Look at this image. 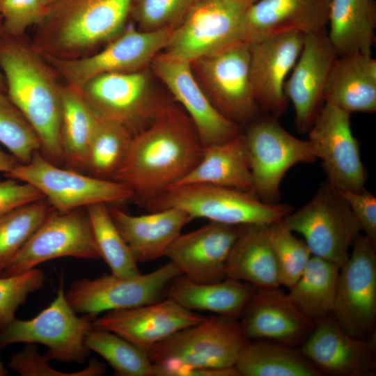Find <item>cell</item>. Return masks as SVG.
<instances>
[{"label":"cell","instance_id":"1","mask_svg":"<svg viewBox=\"0 0 376 376\" xmlns=\"http://www.w3.org/2000/svg\"><path fill=\"white\" fill-rule=\"evenodd\" d=\"M204 146L186 112L167 104L133 135L127 155L111 180L134 192L143 205L175 185L199 162Z\"/></svg>","mask_w":376,"mask_h":376},{"label":"cell","instance_id":"2","mask_svg":"<svg viewBox=\"0 0 376 376\" xmlns=\"http://www.w3.org/2000/svg\"><path fill=\"white\" fill-rule=\"evenodd\" d=\"M0 69L7 95L40 139V152L53 164L63 165L62 101L56 72L24 35L6 33L0 37Z\"/></svg>","mask_w":376,"mask_h":376},{"label":"cell","instance_id":"3","mask_svg":"<svg viewBox=\"0 0 376 376\" xmlns=\"http://www.w3.org/2000/svg\"><path fill=\"white\" fill-rule=\"evenodd\" d=\"M132 0H56L36 27L32 44L60 58L88 55L125 29Z\"/></svg>","mask_w":376,"mask_h":376},{"label":"cell","instance_id":"4","mask_svg":"<svg viewBox=\"0 0 376 376\" xmlns=\"http://www.w3.org/2000/svg\"><path fill=\"white\" fill-rule=\"evenodd\" d=\"M150 212L175 207L192 219L231 225H269L292 212L290 205L263 201L254 194L212 185L171 187L143 205Z\"/></svg>","mask_w":376,"mask_h":376},{"label":"cell","instance_id":"5","mask_svg":"<svg viewBox=\"0 0 376 376\" xmlns=\"http://www.w3.org/2000/svg\"><path fill=\"white\" fill-rule=\"evenodd\" d=\"M63 278L54 300L31 320L14 319L0 330V350L17 343H39L47 348L43 354L49 361L82 363L90 351L86 338L97 318L79 317L68 304Z\"/></svg>","mask_w":376,"mask_h":376},{"label":"cell","instance_id":"6","mask_svg":"<svg viewBox=\"0 0 376 376\" xmlns=\"http://www.w3.org/2000/svg\"><path fill=\"white\" fill-rule=\"evenodd\" d=\"M6 177L37 188L55 210L68 212L96 203L119 204L133 200L127 185L62 168L37 151L27 164H19Z\"/></svg>","mask_w":376,"mask_h":376},{"label":"cell","instance_id":"7","mask_svg":"<svg viewBox=\"0 0 376 376\" xmlns=\"http://www.w3.org/2000/svg\"><path fill=\"white\" fill-rule=\"evenodd\" d=\"M246 340L237 318L207 317L154 345L148 355L153 363L168 366L230 368Z\"/></svg>","mask_w":376,"mask_h":376},{"label":"cell","instance_id":"8","mask_svg":"<svg viewBox=\"0 0 376 376\" xmlns=\"http://www.w3.org/2000/svg\"><path fill=\"white\" fill-rule=\"evenodd\" d=\"M283 221L293 233L302 235L312 256L340 267L347 260L349 249L361 232L346 200L328 184Z\"/></svg>","mask_w":376,"mask_h":376},{"label":"cell","instance_id":"9","mask_svg":"<svg viewBox=\"0 0 376 376\" xmlns=\"http://www.w3.org/2000/svg\"><path fill=\"white\" fill-rule=\"evenodd\" d=\"M244 134L253 192L263 201L278 203L280 185L288 170L298 163H312L317 159L308 139L296 138L272 116L258 117Z\"/></svg>","mask_w":376,"mask_h":376},{"label":"cell","instance_id":"10","mask_svg":"<svg viewBox=\"0 0 376 376\" xmlns=\"http://www.w3.org/2000/svg\"><path fill=\"white\" fill-rule=\"evenodd\" d=\"M174 31H144L132 27L125 29L95 54L77 58L42 54L66 84L80 88L92 78L102 74L147 70L153 58L166 47Z\"/></svg>","mask_w":376,"mask_h":376},{"label":"cell","instance_id":"11","mask_svg":"<svg viewBox=\"0 0 376 376\" xmlns=\"http://www.w3.org/2000/svg\"><path fill=\"white\" fill-rule=\"evenodd\" d=\"M79 89L98 116L123 125L133 135L169 103L155 91L146 70L102 74Z\"/></svg>","mask_w":376,"mask_h":376},{"label":"cell","instance_id":"12","mask_svg":"<svg viewBox=\"0 0 376 376\" xmlns=\"http://www.w3.org/2000/svg\"><path fill=\"white\" fill-rule=\"evenodd\" d=\"M215 108L239 126L259 117L250 79L249 45L237 42L191 63Z\"/></svg>","mask_w":376,"mask_h":376},{"label":"cell","instance_id":"13","mask_svg":"<svg viewBox=\"0 0 376 376\" xmlns=\"http://www.w3.org/2000/svg\"><path fill=\"white\" fill-rule=\"evenodd\" d=\"M179 275L180 270L169 261L145 274L123 277L111 274L95 279H79L65 294L76 313L97 317L101 313L159 301L169 284Z\"/></svg>","mask_w":376,"mask_h":376},{"label":"cell","instance_id":"14","mask_svg":"<svg viewBox=\"0 0 376 376\" xmlns=\"http://www.w3.org/2000/svg\"><path fill=\"white\" fill-rule=\"evenodd\" d=\"M375 245L359 234L338 274L332 314L340 327L355 338L375 334Z\"/></svg>","mask_w":376,"mask_h":376},{"label":"cell","instance_id":"15","mask_svg":"<svg viewBox=\"0 0 376 376\" xmlns=\"http://www.w3.org/2000/svg\"><path fill=\"white\" fill-rule=\"evenodd\" d=\"M63 257L100 258L86 207L68 212L54 210L11 260L1 276L19 274Z\"/></svg>","mask_w":376,"mask_h":376},{"label":"cell","instance_id":"16","mask_svg":"<svg viewBox=\"0 0 376 376\" xmlns=\"http://www.w3.org/2000/svg\"><path fill=\"white\" fill-rule=\"evenodd\" d=\"M250 5L244 0H198L162 52L191 63L237 42L241 19Z\"/></svg>","mask_w":376,"mask_h":376},{"label":"cell","instance_id":"17","mask_svg":"<svg viewBox=\"0 0 376 376\" xmlns=\"http://www.w3.org/2000/svg\"><path fill=\"white\" fill-rule=\"evenodd\" d=\"M350 116L324 103L308 132V140L322 161L327 184L338 191H359L365 189L367 175Z\"/></svg>","mask_w":376,"mask_h":376},{"label":"cell","instance_id":"18","mask_svg":"<svg viewBox=\"0 0 376 376\" xmlns=\"http://www.w3.org/2000/svg\"><path fill=\"white\" fill-rule=\"evenodd\" d=\"M193 123L203 146L225 141L241 132L240 126L212 104L194 76L191 63L157 54L150 65Z\"/></svg>","mask_w":376,"mask_h":376},{"label":"cell","instance_id":"19","mask_svg":"<svg viewBox=\"0 0 376 376\" xmlns=\"http://www.w3.org/2000/svg\"><path fill=\"white\" fill-rule=\"evenodd\" d=\"M299 349L322 375L373 376L376 373L375 334L366 338L353 337L332 313L315 322Z\"/></svg>","mask_w":376,"mask_h":376},{"label":"cell","instance_id":"20","mask_svg":"<svg viewBox=\"0 0 376 376\" xmlns=\"http://www.w3.org/2000/svg\"><path fill=\"white\" fill-rule=\"evenodd\" d=\"M305 35L288 33L249 44L250 79L256 101L267 115L278 118L288 106L286 77L301 52Z\"/></svg>","mask_w":376,"mask_h":376},{"label":"cell","instance_id":"21","mask_svg":"<svg viewBox=\"0 0 376 376\" xmlns=\"http://www.w3.org/2000/svg\"><path fill=\"white\" fill-rule=\"evenodd\" d=\"M338 56L325 29L305 36L301 52L284 84L294 107L296 128L301 133H308L324 104V89Z\"/></svg>","mask_w":376,"mask_h":376},{"label":"cell","instance_id":"22","mask_svg":"<svg viewBox=\"0 0 376 376\" xmlns=\"http://www.w3.org/2000/svg\"><path fill=\"white\" fill-rule=\"evenodd\" d=\"M206 318L166 297L146 305L106 312L93 320V326L115 333L148 352L176 332Z\"/></svg>","mask_w":376,"mask_h":376},{"label":"cell","instance_id":"23","mask_svg":"<svg viewBox=\"0 0 376 376\" xmlns=\"http://www.w3.org/2000/svg\"><path fill=\"white\" fill-rule=\"evenodd\" d=\"M240 316L246 340L274 341L293 347L305 341L315 324L279 287L256 288Z\"/></svg>","mask_w":376,"mask_h":376},{"label":"cell","instance_id":"24","mask_svg":"<svg viewBox=\"0 0 376 376\" xmlns=\"http://www.w3.org/2000/svg\"><path fill=\"white\" fill-rule=\"evenodd\" d=\"M331 0H258L244 13L238 42L251 44L288 33L311 34L325 29Z\"/></svg>","mask_w":376,"mask_h":376},{"label":"cell","instance_id":"25","mask_svg":"<svg viewBox=\"0 0 376 376\" xmlns=\"http://www.w3.org/2000/svg\"><path fill=\"white\" fill-rule=\"evenodd\" d=\"M239 226L213 221L180 234L166 251V257L182 275L201 283L224 280L226 265L237 238Z\"/></svg>","mask_w":376,"mask_h":376},{"label":"cell","instance_id":"26","mask_svg":"<svg viewBox=\"0 0 376 376\" xmlns=\"http://www.w3.org/2000/svg\"><path fill=\"white\" fill-rule=\"evenodd\" d=\"M108 206L113 222L137 263L165 256L183 227L192 220L187 213L175 207L134 216L116 206Z\"/></svg>","mask_w":376,"mask_h":376},{"label":"cell","instance_id":"27","mask_svg":"<svg viewBox=\"0 0 376 376\" xmlns=\"http://www.w3.org/2000/svg\"><path fill=\"white\" fill-rule=\"evenodd\" d=\"M324 103L350 114L376 111V60L371 54L338 56L323 92Z\"/></svg>","mask_w":376,"mask_h":376},{"label":"cell","instance_id":"28","mask_svg":"<svg viewBox=\"0 0 376 376\" xmlns=\"http://www.w3.org/2000/svg\"><path fill=\"white\" fill-rule=\"evenodd\" d=\"M212 185L253 192V182L244 134L204 147L197 165L171 187ZM170 187V188H171Z\"/></svg>","mask_w":376,"mask_h":376},{"label":"cell","instance_id":"29","mask_svg":"<svg viewBox=\"0 0 376 376\" xmlns=\"http://www.w3.org/2000/svg\"><path fill=\"white\" fill-rule=\"evenodd\" d=\"M226 276L246 282L257 289L281 285L267 225L239 226L237 238L226 262Z\"/></svg>","mask_w":376,"mask_h":376},{"label":"cell","instance_id":"30","mask_svg":"<svg viewBox=\"0 0 376 376\" xmlns=\"http://www.w3.org/2000/svg\"><path fill=\"white\" fill-rule=\"evenodd\" d=\"M255 290L251 284L233 279L201 283L181 274L169 284L165 294L167 298L190 311L237 318Z\"/></svg>","mask_w":376,"mask_h":376},{"label":"cell","instance_id":"31","mask_svg":"<svg viewBox=\"0 0 376 376\" xmlns=\"http://www.w3.org/2000/svg\"><path fill=\"white\" fill-rule=\"evenodd\" d=\"M327 36L338 56L371 54L375 42V0H331Z\"/></svg>","mask_w":376,"mask_h":376},{"label":"cell","instance_id":"32","mask_svg":"<svg viewBox=\"0 0 376 376\" xmlns=\"http://www.w3.org/2000/svg\"><path fill=\"white\" fill-rule=\"evenodd\" d=\"M234 367L240 376H321L299 348L269 340L243 344Z\"/></svg>","mask_w":376,"mask_h":376},{"label":"cell","instance_id":"33","mask_svg":"<svg viewBox=\"0 0 376 376\" xmlns=\"http://www.w3.org/2000/svg\"><path fill=\"white\" fill-rule=\"evenodd\" d=\"M62 118L61 141L65 168L85 171L88 151L98 116L83 97L80 89L61 86Z\"/></svg>","mask_w":376,"mask_h":376},{"label":"cell","instance_id":"34","mask_svg":"<svg viewBox=\"0 0 376 376\" xmlns=\"http://www.w3.org/2000/svg\"><path fill=\"white\" fill-rule=\"evenodd\" d=\"M340 267L312 256L288 295L295 305L315 322L332 313Z\"/></svg>","mask_w":376,"mask_h":376},{"label":"cell","instance_id":"35","mask_svg":"<svg viewBox=\"0 0 376 376\" xmlns=\"http://www.w3.org/2000/svg\"><path fill=\"white\" fill-rule=\"evenodd\" d=\"M98 117L85 172L93 177L111 180L127 155L133 134L123 125Z\"/></svg>","mask_w":376,"mask_h":376},{"label":"cell","instance_id":"36","mask_svg":"<svg viewBox=\"0 0 376 376\" xmlns=\"http://www.w3.org/2000/svg\"><path fill=\"white\" fill-rule=\"evenodd\" d=\"M86 208L100 258L111 274L123 277L140 274L137 263L113 222L108 205L96 203Z\"/></svg>","mask_w":376,"mask_h":376},{"label":"cell","instance_id":"37","mask_svg":"<svg viewBox=\"0 0 376 376\" xmlns=\"http://www.w3.org/2000/svg\"><path fill=\"white\" fill-rule=\"evenodd\" d=\"M86 345L103 357L119 376H154L148 352L110 331L95 327L88 334Z\"/></svg>","mask_w":376,"mask_h":376},{"label":"cell","instance_id":"38","mask_svg":"<svg viewBox=\"0 0 376 376\" xmlns=\"http://www.w3.org/2000/svg\"><path fill=\"white\" fill-rule=\"evenodd\" d=\"M54 209L45 198L0 217V276L14 256Z\"/></svg>","mask_w":376,"mask_h":376},{"label":"cell","instance_id":"39","mask_svg":"<svg viewBox=\"0 0 376 376\" xmlns=\"http://www.w3.org/2000/svg\"><path fill=\"white\" fill-rule=\"evenodd\" d=\"M281 285L290 288L300 277L312 254L304 240L295 237L282 219L267 225Z\"/></svg>","mask_w":376,"mask_h":376},{"label":"cell","instance_id":"40","mask_svg":"<svg viewBox=\"0 0 376 376\" xmlns=\"http://www.w3.org/2000/svg\"><path fill=\"white\" fill-rule=\"evenodd\" d=\"M0 143L20 164H27L40 150V139L6 92L0 91Z\"/></svg>","mask_w":376,"mask_h":376},{"label":"cell","instance_id":"41","mask_svg":"<svg viewBox=\"0 0 376 376\" xmlns=\"http://www.w3.org/2000/svg\"><path fill=\"white\" fill-rule=\"evenodd\" d=\"M198 0H132L130 17L144 31L179 27Z\"/></svg>","mask_w":376,"mask_h":376},{"label":"cell","instance_id":"42","mask_svg":"<svg viewBox=\"0 0 376 376\" xmlns=\"http://www.w3.org/2000/svg\"><path fill=\"white\" fill-rule=\"evenodd\" d=\"M44 273L36 268L23 273L0 276V330L15 319V312L28 296L40 289Z\"/></svg>","mask_w":376,"mask_h":376},{"label":"cell","instance_id":"43","mask_svg":"<svg viewBox=\"0 0 376 376\" xmlns=\"http://www.w3.org/2000/svg\"><path fill=\"white\" fill-rule=\"evenodd\" d=\"M8 366L22 376H99L105 373V366L95 359L81 370L72 373L61 372L53 368L49 360L40 354L37 346L28 345L20 352L14 353Z\"/></svg>","mask_w":376,"mask_h":376},{"label":"cell","instance_id":"44","mask_svg":"<svg viewBox=\"0 0 376 376\" xmlns=\"http://www.w3.org/2000/svg\"><path fill=\"white\" fill-rule=\"evenodd\" d=\"M48 8L42 0H0L4 33L22 36L45 16Z\"/></svg>","mask_w":376,"mask_h":376},{"label":"cell","instance_id":"45","mask_svg":"<svg viewBox=\"0 0 376 376\" xmlns=\"http://www.w3.org/2000/svg\"><path fill=\"white\" fill-rule=\"evenodd\" d=\"M338 191V190H337ZM346 200L361 231L376 244V198L363 189L359 191H338Z\"/></svg>","mask_w":376,"mask_h":376},{"label":"cell","instance_id":"46","mask_svg":"<svg viewBox=\"0 0 376 376\" xmlns=\"http://www.w3.org/2000/svg\"><path fill=\"white\" fill-rule=\"evenodd\" d=\"M10 178L0 182V217L19 206L45 198L35 187Z\"/></svg>","mask_w":376,"mask_h":376},{"label":"cell","instance_id":"47","mask_svg":"<svg viewBox=\"0 0 376 376\" xmlns=\"http://www.w3.org/2000/svg\"><path fill=\"white\" fill-rule=\"evenodd\" d=\"M19 161L11 153L8 154L0 148V172L4 174L10 172L18 164Z\"/></svg>","mask_w":376,"mask_h":376},{"label":"cell","instance_id":"48","mask_svg":"<svg viewBox=\"0 0 376 376\" xmlns=\"http://www.w3.org/2000/svg\"><path fill=\"white\" fill-rule=\"evenodd\" d=\"M4 34V29L3 25V19L0 16V37ZM0 91L6 93V85L4 76L0 70Z\"/></svg>","mask_w":376,"mask_h":376},{"label":"cell","instance_id":"49","mask_svg":"<svg viewBox=\"0 0 376 376\" xmlns=\"http://www.w3.org/2000/svg\"><path fill=\"white\" fill-rule=\"evenodd\" d=\"M7 375L8 371L0 360V376H5Z\"/></svg>","mask_w":376,"mask_h":376},{"label":"cell","instance_id":"50","mask_svg":"<svg viewBox=\"0 0 376 376\" xmlns=\"http://www.w3.org/2000/svg\"><path fill=\"white\" fill-rule=\"evenodd\" d=\"M56 0H42L44 5L49 8L53 3H54Z\"/></svg>","mask_w":376,"mask_h":376},{"label":"cell","instance_id":"51","mask_svg":"<svg viewBox=\"0 0 376 376\" xmlns=\"http://www.w3.org/2000/svg\"><path fill=\"white\" fill-rule=\"evenodd\" d=\"M244 1H246V2H248L250 4H252V3H253L254 2H256L258 0H244Z\"/></svg>","mask_w":376,"mask_h":376}]
</instances>
